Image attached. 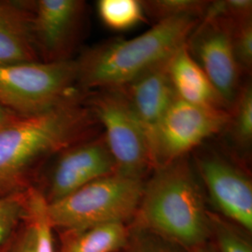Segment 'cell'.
<instances>
[{
    "mask_svg": "<svg viewBox=\"0 0 252 252\" xmlns=\"http://www.w3.org/2000/svg\"><path fill=\"white\" fill-rule=\"evenodd\" d=\"M101 131L84 93L45 112L19 117L0 130V197L34 186L45 162Z\"/></svg>",
    "mask_w": 252,
    "mask_h": 252,
    "instance_id": "1",
    "label": "cell"
},
{
    "mask_svg": "<svg viewBox=\"0 0 252 252\" xmlns=\"http://www.w3.org/2000/svg\"><path fill=\"white\" fill-rule=\"evenodd\" d=\"M206 192L188 157L154 168L131 224L192 252L209 242Z\"/></svg>",
    "mask_w": 252,
    "mask_h": 252,
    "instance_id": "2",
    "label": "cell"
},
{
    "mask_svg": "<svg viewBox=\"0 0 252 252\" xmlns=\"http://www.w3.org/2000/svg\"><path fill=\"white\" fill-rule=\"evenodd\" d=\"M200 20L178 17L157 22L129 39H112L86 50L76 59L78 87L83 93L121 88L168 62L186 44Z\"/></svg>",
    "mask_w": 252,
    "mask_h": 252,
    "instance_id": "3",
    "label": "cell"
},
{
    "mask_svg": "<svg viewBox=\"0 0 252 252\" xmlns=\"http://www.w3.org/2000/svg\"><path fill=\"white\" fill-rule=\"evenodd\" d=\"M145 180L115 172L94 180L67 196L48 204L54 231H77L108 223H131Z\"/></svg>",
    "mask_w": 252,
    "mask_h": 252,
    "instance_id": "4",
    "label": "cell"
},
{
    "mask_svg": "<svg viewBox=\"0 0 252 252\" xmlns=\"http://www.w3.org/2000/svg\"><path fill=\"white\" fill-rule=\"evenodd\" d=\"M79 93L76 59L0 64V106L20 117L45 112Z\"/></svg>",
    "mask_w": 252,
    "mask_h": 252,
    "instance_id": "5",
    "label": "cell"
},
{
    "mask_svg": "<svg viewBox=\"0 0 252 252\" xmlns=\"http://www.w3.org/2000/svg\"><path fill=\"white\" fill-rule=\"evenodd\" d=\"M85 102L101 126L118 172L146 180L153 170L147 134L119 88L85 94Z\"/></svg>",
    "mask_w": 252,
    "mask_h": 252,
    "instance_id": "6",
    "label": "cell"
},
{
    "mask_svg": "<svg viewBox=\"0 0 252 252\" xmlns=\"http://www.w3.org/2000/svg\"><path fill=\"white\" fill-rule=\"evenodd\" d=\"M229 111L192 105L175 98L150 141L153 169L188 157L207 139L222 133Z\"/></svg>",
    "mask_w": 252,
    "mask_h": 252,
    "instance_id": "7",
    "label": "cell"
},
{
    "mask_svg": "<svg viewBox=\"0 0 252 252\" xmlns=\"http://www.w3.org/2000/svg\"><path fill=\"white\" fill-rule=\"evenodd\" d=\"M193 159L212 210L252 233V181L248 165L214 150L200 151Z\"/></svg>",
    "mask_w": 252,
    "mask_h": 252,
    "instance_id": "8",
    "label": "cell"
},
{
    "mask_svg": "<svg viewBox=\"0 0 252 252\" xmlns=\"http://www.w3.org/2000/svg\"><path fill=\"white\" fill-rule=\"evenodd\" d=\"M54 161L42 183L36 185L48 204L118 172L117 163L102 132L64 149L54 156Z\"/></svg>",
    "mask_w": 252,
    "mask_h": 252,
    "instance_id": "9",
    "label": "cell"
},
{
    "mask_svg": "<svg viewBox=\"0 0 252 252\" xmlns=\"http://www.w3.org/2000/svg\"><path fill=\"white\" fill-rule=\"evenodd\" d=\"M189 54L231 108L242 86L243 77L234 55L232 22L204 18L186 42Z\"/></svg>",
    "mask_w": 252,
    "mask_h": 252,
    "instance_id": "10",
    "label": "cell"
},
{
    "mask_svg": "<svg viewBox=\"0 0 252 252\" xmlns=\"http://www.w3.org/2000/svg\"><path fill=\"white\" fill-rule=\"evenodd\" d=\"M86 19L85 1H34L32 34L39 60L48 63L72 60Z\"/></svg>",
    "mask_w": 252,
    "mask_h": 252,
    "instance_id": "11",
    "label": "cell"
},
{
    "mask_svg": "<svg viewBox=\"0 0 252 252\" xmlns=\"http://www.w3.org/2000/svg\"><path fill=\"white\" fill-rule=\"evenodd\" d=\"M168 62L119 88L143 126L149 143L154 129L177 97L168 73Z\"/></svg>",
    "mask_w": 252,
    "mask_h": 252,
    "instance_id": "12",
    "label": "cell"
},
{
    "mask_svg": "<svg viewBox=\"0 0 252 252\" xmlns=\"http://www.w3.org/2000/svg\"><path fill=\"white\" fill-rule=\"evenodd\" d=\"M34 1H0V64L40 61L32 34Z\"/></svg>",
    "mask_w": 252,
    "mask_h": 252,
    "instance_id": "13",
    "label": "cell"
},
{
    "mask_svg": "<svg viewBox=\"0 0 252 252\" xmlns=\"http://www.w3.org/2000/svg\"><path fill=\"white\" fill-rule=\"evenodd\" d=\"M168 73L180 99L203 108L230 111L207 74L189 54L186 44L169 60Z\"/></svg>",
    "mask_w": 252,
    "mask_h": 252,
    "instance_id": "14",
    "label": "cell"
},
{
    "mask_svg": "<svg viewBox=\"0 0 252 252\" xmlns=\"http://www.w3.org/2000/svg\"><path fill=\"white\" fill-rule=\"evenodd\" d=\"M130 231V223H108L58 232L56 252H119L127 242Z\"/></svg>",
    "mask_w": 252,
    "mask_h": 252,
    "instance_id": "15",
    "label": "cell"
},
{
    "mask_svg": "<svg viewBox=\"0 0 252 252\" xmlns=\"http://www.w3.org/2000/svg\"><path fill=\"white\" fill-rule=\"evenodd\" d=\"M228 135L234 153L232 156L248 165L252 142V87L244 81L229 111V120L223 130Z\"/></svg>",
    "mask_w": 252,
    "mask_h": 252,
    "instance_id": "16",
    "label": "cell"
},
{
    "mask_svg": "<svg viewBox=\"0 0 252 252\" xmlns=\"http://www.w3.org/2000/svg\"><path fill=\"white\" fill-rule=\"evenodd\" d=\"M209 242L216 252H252V233L242 226L209 211Z\"/></svg>",
    "mask_w": 252,
    "mask_h": 252,
    "instance_id": "17",
    "label": "cell"
},
{
    "mask_svg": "<svg viewBox=\"0 0 252 252\" xmlns=\"http://www.w3.org/2000/svg\"><path fill=\"white\" fill-rule=\"evenodd\" d=\"M97 11L106 27L124 31L145 21V13L140 1L137 0H100Z\"/></svg>",
    "mask_w": 252,
    "mask_h": 252,
    "instance_id": "18",
    "label": "cell"
},
{
    "mask_svg": "<svg viewBox=\"0 0 252 252\" xmlns=\"http://www.w3.org/2000/svg\"><path fill=\"white\" fill-rule=\"evenodd\" d=\"M145 14L157 22L178 17H204L209 1L203 0H145L140 1Z\"/></svg>",
    "mask_w": 252,
    "mask_h": 252,
    "instance_id": "19",
    "label": "cell"
},
{
    "mask_svg": "<svg viewBox=\"0 0 252 252\" xmlns=\"http://www.w3.org/2000/svg\"><path fill=\"white\" fill-rule=\"evenodd\" d=\"M48 203L36 186L29 188L28 219L35 231L36 252H56L54 249V228L47 211Z\"/></svg>",
    "mask_w": 252,
    "mask_h": 252,
    "instance_id": "20",
    "label": "cell"
},
{
    "mask_svg": "<svg viewBox=\"0 0 252 252\" xmlns=\"http://www.w3.org/2000/svg\"><path fill=\"white\" fill-rule=\"evenodd\" d=\"M28 205L29 189L0 197V248L27 220Z\"/></svg>",
    "mask_w": 252,
    "mask_h": 252,
    "instance_id": "21",
    "label": "cell"
},
{
    "mask_svg": "<svg viewBox=\"0 0 252 252\" xmlns=\"http://www.w3.org/2000/svg\"><path fill=\"white\" fill-rule=\"evenodd\" d=\"M131 231L125 247L119 252H187L157 234L130 223Z\"/></svg>",
    "mask_w": 252,
    "mask_h": 252,
    "instance_id": "22",
    "label": "cell"
},
{
    "mask_svg": "<svg viewBox=\"0 0 252 252\" xmlns=\"http://www.w3.org/2000/svg\"><path fill=\"white\" fill-rule=\"evenodd\" d=\"M232 40L234 55L243 76H249L252 68V18L232 23Z\"/></svg>",
    "mask_w": 252,
    "mask_h": 252,
    "instance_id": "23",
    "label": "cell"
},
{
    "mask_svg": "<svg viewBox=\"0 0 252 252\" xmlns=\"http://www.w3.org/2000/svg\"><path fill=\"white\" fill-rule=\"evenodd\" d=\"M204 18H222L232 23L252 18V0L209 1ZM201 19V20H202Z\"/></svg>",
    "mask_w": 252,
    "mask_h": 252,
    "instance_id": "24",
    "label": "cell"
},
{
    "mask_svg": "<svg viewBox=\"0 0 252 252\" xmlns=\"http://www.w3.org/2000/svg\"><path fill=\"white\" fill-rule=\"evenodd\" d=\"M8 252H36L35 231L28 217L14 234Z\"/></svg>",
    "mask_w": 252,
    "mask_h": 252,
    "instance_id": "25",
    "label": "cell"
},
{
    "mask_svg": "<svg viewBox=\"0 0 252 252\" xmlns=\"http://www.w3.org/2000/svg\"><path fill=\"white\" fill-rule=\"evenodd\" d=\"M19 117L20 116L18 115L12 113L11 111L0 106V130L6 126H9L14 121H16Z\"/></svg>",
    "mask_w": 252,
    "mask_h": 252,
    "instance_id": "26",
    "label": "cell"
},
{
    "mask_svg": "<svg viewBox=\"0 0 252 252\" xmlns=\"http://www.w3.org/2000/svg\"><path fill=\"white\" fill-rule=\"evenodd\" d=\"M192 252H216V251H215L214 247L212 246V244L208 242L205 246L199 248L198 250H196V251Z\"/></svg>",
    "mask_w": 252,
    "mask_h": 252,
    "instance_id": "27",
    "label": "cell"
},
{
    "mask_svg": "<svg viewBox=\"0 0 252 252\" xmlns=\"http://www.w3.org/2000/svg\"><path fill=\"white\" fill-rule=\"evenodd\" d=\"M13 237V236H12ZM12 237L9 239V241L7 243L4 244L1 248H0V252H9V246L11 243V240H12Z\"/></svg>",
    "mask_w": 252,
    "mask_h": 252,
    "instance_id": "28",
    "label": "cell"
}]
</instances>
